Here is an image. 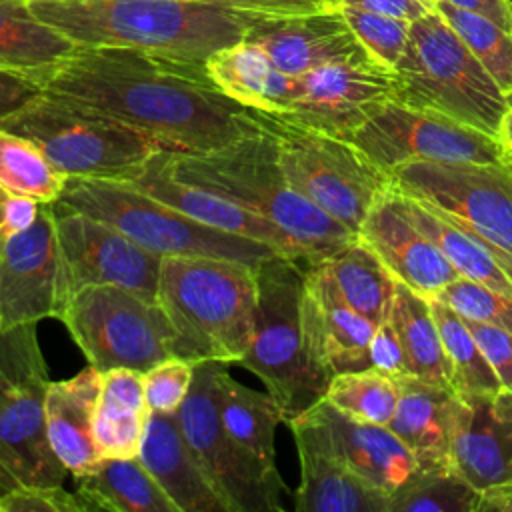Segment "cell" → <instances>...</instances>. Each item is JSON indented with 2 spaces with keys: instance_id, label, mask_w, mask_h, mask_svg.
<instances>
[{
  "instance_id": "obj_1",
  "label": "cell",
  "mask_w": 512,
  "mask_h": 512,
  "mask_svg": "<svg viewBox=\"0 0 512 512\" xmlns=\"http://www.w3.org/2000/svg\"><path fill=\"white\" fill-rule=\"evenodd\" d=\"M38 84L150 136L164 150L208 152L260 132L256 110L226 96L206 66L134 48L78 46Z\"/></svg>"
},
{
  "instance_id": "obj_2",
  "label": "cell",
  "mask_w": 512,
  "mask_h": 512,
  "mask_svg": "<svg viewBox=\"0 0 512 512\" xmlns=\"http://www.w3.org/2000/svg\"><path fill=\"white\" fill-rule=\"evenodd\" d=\"M34 14L76 46L134 48L206 66L246 38L262 14L190 0H28Z\"/></svg>"
},
{
  "instance_id": "obj_3",
  "label": "cell",
  "mask_w": 512,
  "mask_h": 512,
  "mask_svg": "<svg viewBox=\"0 0 512 512\" xmlns=\"http://www.w3.org/2000/svg\"><path fill=\"white\" fill-rule=\"evenodd\" d=\"M166 160L180 180L218 192L278 226L302 248L310 264L358 238L286 180L274 142L262 126L256 134L208 152L166 150Z\"/></svg>"
},
{
  "instance_id": "obj_4",
  "label": "cell",
  "mask_w": 512,
  "mask_h": 512,
  "mask_svg": "<svg viewBox=\"0 0 512 512\" xmlns=\"http://www.w3.org/2000/svg\"><path fill=\"white\" fill-rule=\"evenodd\" d=\"M156 300L172 328V356L240 362L254 330L256 268L214 256H166Z\"/></svg>"
},
{
  "instance_id": "obj_5",
  "label": "cell",
  "mask_w": 512,
  "mask_h": 512,
  "mask_svg": "<svg viewBox=\"0 0 512 512\" xmlns=\"http://www.w3.org/2000/svg\"><path fill=\"white\" fill-rule=\"evenodd\" d=\"M392 76L394 102L496 136L506 92L434 8L410 22Z\"/></svg>"
},
{
  "instance_id": "obj_6",
  "label": "cell",
  "mask_w": 512,
  "mask_h": 512,
  "mask_svg": "<svg viewBox=\"0 0 512 512\" xmlns=\"http://www.w3.org/2000/svg\"><path fill=\"white\" fill-rule=\"evenodd\" d=\"M308 262L272 256L256 268L258 304L252 340L240 358L278 404L288 424L326 394L328 380L314 368L302 328Z\"/></svg>"
},
{
  "instance_id": "obj_7",
  "label": "cell",
  "mask_w": 512,
  "mask_h": 512,
  "mask_svg": "<svg viewBox=\"0 0 512 512\" xmlns=\"http://www.w3.org/2000/svg\"><path fill=\"white\" fill-rule=\"evenodd\" d=\"M56 202L108 222L160 258L214 256L258 268L278 254L258 240L210 228L128 182L68 178Z\"/></svg>"
},
{
  "instance_id": "obj_8",
  "label": "cell",
  "mask_w": 512,
  "mask_h": 512,
  "mask_svg": "<svg viewBox=\"0 0 512 512\" xmlns=\"http://www.w3.org/2000/svg\"><path fill=\"white\" fill-rule=\"evenodd\" d=\"M0 128L32 140L68 178L128 182L164 150L150 136L92 110L42 92L0 120Z\"/></svg>"
},
{
  "instance_id": "obj_9",
  "label": "cell",
  "mask_w": 512,
  "mask_h": 512,
  "mask_svg": "<svg viewBox=\"0 0 512 512\" xmlns=\"http://www.w3.org/2000/svg\"><path fill=\"white\" fill-rule=\"evenodd\" d=\"M48 366L36 322L0 328V496L22 486H62L44 414Z\"/></svg>"
},
{
  "instance_id": "obj_10",
  "label": "cell",
  "mask_w": 512,
  "mask_h": 512,
  "mask_svg": "<svg viewBox=\"0 0 512 512\" xmlns=\"http://www.w3.org/2000/svg\"><path fill=\"white\" fill-rule=\"evenodd\" d=\"M286 180L312 204L358 234L370 208L390 192V174L350 140L256 110Z\"/></svg>"
},
{
  "instance_id": "obj_11",
  "label": "cell",
  "mask_w": 512,
  "mask_h": 512,
  "mask_svg": "<svg viewBox=\"0 0 512 512\" xmlns=\"http://www.w3.org/2000/svg\"><path fill=\"white\" fill-rule=\"evenodd\" d=\"M390 190L474 234L512 280V162H412L390 170Z\"/></svg>"
},
{
  "instance_id": "obj_12",
  "label": "cell",
  "mask_w": 512,
  "mask_h": 512,
  "mask_svg": "<svg viewBox=\"0 0 512 512\" xmlns=\"http://www.w3.org/2000/svg\"><path fill=\"white\" fill-rule=\"evenodd\" d=\"M98 372H146L170 358L172 328L156 300L120 286H86L56 316Z\"/></svg>"
},
{
  "instance_id": "obj_13",
  "label": "cell",
  "mask_w": 512,
  "mask_h": 512,
  "mask_svg": "<svg viewBox=\"0 0 512 512\" xmlns=\"http://www.w3.org/2000/svg\"><path fill=\"white\" fill-rule=\"evenodd\" d=\"M226 362H194L188 396L176 410L184 438L228 512H280L286 484L250 460L222 424L218 378Z\"/></svg>"
},
{
  "instance_id": "obj_14",
  "label": "cell",
  "mask_w": 512,
  "mask_h": 512,
  "mask_svg": "<svg viewBox=\"0 0 512 512\" xmlns=\"http://www.w3.org/2000/svg\"><path fill=\"white\" fill-rule=\"evenodd\" d=\"M52 204L58 256L56 316L68 298L86 286H120L156 300L160 256L148 252L108 222L58 202Z\"/></svg>"
},
{
  "instance_id": "obj_15",
  "label": "cell",
  "mask_w": 512,
  "mask_h": 512,
  "mask_svg": "<svg viewBox=\"0 0 512 512\" xmlns=\"http://www.w3.org/2000/svg\"><path fill=\"white\" fill-rule=\"evenodd\" d=\"M348 140L388 174L412 162H508L496 136L394 100L378 108Z\"/></svg>"
},
{
  "instance_id": "obj_16",
  "label": "cell",
  "mask_w": 512,
  "mask_h": 512,
  "mask_svg": "<svg viewBox=\"0 0 512 512\" xmlns=\"http://www.w3.org/2000/svg\"><path fill=\"white\" fill-rule=\"evenodd\" d=\"M392 94V68L378 62L330 64L292 76L288 106L276 116L348 140Z\"/></svg>"
},
{
  "instance_id": "obj_17",
  "label": "cell",
  "mask_w": 512,
  "mask_h": 512,
  "mask_svg": "<svg viewBox=\"0 0 512 512\" xmlns=\"http://www.w3.org/2000/svg\"><path fill=\"white\" fill-rule=\"evenodd\" d=\"M446 432L450 464L476 490L512 480V390L452 392Z\"/></svg>"
},
{
  "instance_id": "obj_18",
  "label": "cell",
  "mask_w": 512,
  "mask_h": 512,
  "mask_svg": "<svg viewBox=\"0 0 512 512\" xmlns=\"http://www.w3.org/2000/svg\"><path fill=\"white\" fill-rule=\"evenodd\" d=\"M56 274L54 204H42L26 230L0 240L2 326L56 318Z\"/></svg>"
},
{
  "instance_id": "obj_19",
  "label": "cell",
  "mask_w": 512,
  "mask_h": 512,
  "mask_svg": "<svg viewBox=\"0 0 512 512\" xmlns=\"http://www.w3.org/2000/svg\"><path fill=\"white\" fill-rule=\"evenodd\" d=\"M288 76L330 64L376 62L338 8L294 16H262L246 34Z\"/></svg>"
},
{
  "instance_id": "obj_20",
  "label": "cell",
  "mask_w": 512,
  "mask_h": 512,
  "mask_svg": "<svg viewBox=\"0 0 512 512\" xmlns=\"http://www.w3.org/2000/svg\"><path fill=\"white\" fill-rule=\"evenodd\" d=\"M302 328L308 356L328 382L336 374L370 368L376 326L344 302L322 262L306 266Z\"/></svg>"
},
{
  "instance_id": "obj_21",
  "label": "cell",
  "mask_w": 512,
  "mask_h": 512,
  "mask_svg": "<svg viewBox=\"0 0 512 512\" xmlns=\"http://www.w3.org/2000/svg\"><path fill=\"white\" fill-rule=\"evenodd\" d=\"M128 184L210 228L258 240L276 250L280 256L308 262L302 248L272 222L218 192L180 180L168 166L166 150H158L154 156H150L142 172L128 180Z\"/></svg>"
},
{
  "instance_id": "obj_22",
  "label": "cell",
  "mask_w": 512,
  "mask_h": 512,
  "mask_svg": "<svg viewBox=\"0 0 512 512\" xmlns=\"http://www.w3.org/2000/svg\"><path fill=\"white\" fill-rule=\"evenodd\" d=\"M288 426L300 460L296 512H390V494L354 474L306 414L296 416Z\"/></svg>"
},
{
  "instance_id": "obj_23",
  "label": "cell",
  "mask_w": 512,
  "mask_h": 512,
  "mask_svg": "<svg viewBox=\"0 0 512 512\" xmlns=\"http://www.w3.org/2000/svg\"><path fill=\"white\" fill-rule=\"evenodd\" d=\"M358 238L380 258L396 282L428 300L458 278L442 250L392 204L390 194L370 208L358 228Z\"/></svg>"
},
{
  "instance_id": "obj_24",
  "label": "cell",
  "mask_w": 512,
  "mask_h": 512,
  "mask_svg": "<svg viewBox=\"0 0 512 512\" xmlns=\"http://www.w3.org/2000/svg\"><path fill=\"white\" fill-rule=\"evenodd\" d=\"M302 414L320 428L328 446L354 474L390 496L418 470L412 452L386 424L356 420L324 398Z\"/></svg>"
},
{
  "instance_id": "obj_25",
  "label": "cell",
  "mask_w": 512,
  "mask_h": 512,
  "mask_svg": "<svg viewBox=\"0 0 512 512\" xmlns=\"http://www.w3.org/2000/svg\"><path fill=\"white\" fill-rule=\"evenodd\" d=\"M136 458L178 512H228L184 438L176 412H148Z\"/></svg>"
},
{
  "instance_id": "obj_26",
  "label": "cell",
  "mask_w": 512,
  "mask_h": 512,
  "mask_svg": "<svg viewBox=\"0 0 512 512\" xmlns=\"http://www.w3.org/2000/svg\"><path fill=\"white\" fill-rule=\"evenodd\" d=\"M102 372L86 366L68 380L48 384L44 398L48 440L68 474L82 476L94 470L102 456L94 440V410Z\"/></svg>"
},
{
  "instance_id": "obj_27",
  "label": "cell",
  "mask_w": 512,
  "mask_h": 512,
  "mask_svg": "<svg viewBox=\"0 0 512 512\" xmlns=\"http://www.w3.org/2000/svg\"><path fill=\"white\" fill-rule=\"evenodd\" d=\"M212 82L246 108L282 114L292 92V76L284 74L268 54L250 40H240L206 60Z\"/></svg>"
},
{
  "instance_id": "obj_28",
  "label": "cell",
  "mask_w": 512,
  "mask_h": 512,
  "mask_svg": "<svg viewBox=\"0 0 512 512\" xmlns=\"http://www.w3.org/2000/svg\"><path fill=\"white\" fill-rule=\"evenodd\" d=\"M450 386L426 382L416 376L398 378V402L388 428L412 452L418 468L450 464L446 408Z\"/></svg>"
},
{
  "instance_id": "obj_29",
  "label": "cell",
  "mask_w": 512,
  "mask_h": 512,
  "mask_svg": "<svg viewBox=\"0 0 512 512\" xmlns=\"http://www.w3.org/2000/svg\"><path fill=\"white\" fill-rule=\"evenodd\" d=\"M148 404L142 372L112 368L102 372L100 394L94 410V440L102 458H136Z\"/></svg>"
},
{
  "instance_id": "obj_30",
  "label": "cell",
  "mask_w": 512,
  "mask_h": 512,
  "mask_svg": "<svg viewBox=\"0 0 512 512\" xmlns=\"http://www.w3.org/2000/svg\"><path fill=\"white\" fill-rule=\"evenodd\" d=\"M392 204L422 232L426 234L456 268L458 276L486 284L512 298V280L498 262L496 254L474 234L444 218L422 202L390 190Z\"/></svg>"
},
{
  "instance_id": "obj_31",
  "label": "cell",
  "mask_w": 512,
  "mask_h": 512,
  "mask_svg": "<svg viewBox=\"0 0 512 512\" xmlns=\"http://www.w3.org/2000/svg\"><path fill=\"white\" fill-rule=\"evenodd\" d=\"M76 496L84 512H178L138 458H102L76 476Z\"/></svg>"
},
{
  "instance_id": "obj_32",
  "label": "cell",
  "mask_w": 512,
  "mask_h": 512,
  "mask_svg": "<svg viewBox=\"0 0 512 512\" xmlns=\"http://www.w3.org/2000/svg\"><path fill=\"white\" fill-rule=\"evenodd\" d=\"M226 366L218 378L222 424L250 460L268 472H278L274 436L278 424L284 422L282 412L268 392L240 384Z\"/></svg>"
},
{
  "instance_id": "obj_33",
  "label": "cell",
  "mask_w": 512,
  "mask_h": 512,
  "mask_svg": "<svg viewBox=\"0 0 512 512\" xmlns=\"http://www.w3.org/2000/svg\"><path fill=\"white\" fill-rule=\"evenodd\" d=\"M78 46L40 20L28 0H0V66L38 82Z\"/></svg>"
},
{
  "instance_id": "obj_34",
  "label": "cell",
  "mask_w": 512,
  "mask_h": 512,
  "mask_svg": "<svg viewBox=\"0 0 512 512\" xmlns=\"http://www.w3.org/2000/svg\"><path fill=\"white\" fill-rule=\"evenodd\" d=\"M320 262L338 294L360 316L374 326L388 318L396 280L360 238Z\"/></svg>"
},
{
  "instance_id": "obj_35",
  "label": "cell",
  "mask_w": 512,
  "mask_h": 512,
  "mask_svg": "<svg viewBox=\"0 0 512 512\" xmlns=\"http://www.w3.org/2000/svg\"><path fill=\"white\" fill-rule=\"evenodd\" d=\"M388 318L400 338L408 374L432 384L448 386V362L430 300L396 282Z\"/></svg>"
},
{
  "instance_id": "obj_36",
  "label": "cell",
  "mask_w": 512,
  "mask_h": 512,
  "mask_svg": "<svg viewBox=\"0 0 512 512\" xmlns=\"http://www.w3.org/2000/svg\"><path fill=\"white\" fill-rule=\"evenodd\" d=\"M66 180L32 140L0 128V190L52 204Z\"/></svg>"
},
{
  "instance_id": "obj_37",
  "label": "cell",
  "mask_w": 512,
  "mask_h": 512,
  "mask_svg": "<svg viewBox=\"0 0 512 512\" xmlns=\"http://www.w3.org/2000/svg\"><path fill=\"white\" fill-rule=\"evenodd\" d=\"M448 362V386L452 392H496L500 380L484 358L464 318L438 298L430 300Z\"/></svg>"
},
{
  "instance_id": "obj_38",
  "label": "cell",
  "mask_w": 512,
  "mask_h": 512,
  "mask_svg": "<svg viewBox=\"0 0 512 512\" xmlns=\"http://www.w3.org/2000/svg\"><path fill=\"white\" fill-rule=\"evenodd\" d=\"M476 490L452 464L418 468L392 496L390 512H478Z\"/></svg>"
},
{
  "instance_id": "obj_39",
  "label": "cell",
  "mask_w": 512,
  "mask_h": 512,
  "mask_svg": "<svg viewBox=\"0 0 512 512\" xmlns=\"http://www.w3.org/2000/svg\"><path fill=\"white\" fill-rule=\"evenodd\" d=\"M434 10L450 24L504 92L512 90V32L482 14L436 0Z\"/></svg>"
},
{
  "instance_id": "obj_40",
  "label": "cell",
  "mask_w": 512,
  "mask_h": 512,
  "mask_svg": "<svg viewBox=\"0 0 512 512\" xmlns=\"http://www.w3.org/2000/svg\"><path fill=\"white\" fill-rule=\"evenodd\" d=\"M324 400L356 420L388 426L398 402V378L376 368L342 372L328 382Z\"/></svg>"
},
{
  "instance_id": "obj_41",
  "label": "cell",
  "mask_w": 512,
  "mask_h": 512,
  "mask_svg": "<svg viewBox=\"0 0 512 512\" xmlns=\"http://www.w3.org/2000/svg\"><path fill=\"white\" fill-rule=\"evenodd\" d=\"M436 298L462 318L512 332V298L486 284L458 276L446 284Z\"/></svg>"
},
{
  "instance_id": "obj_42",
  "label": "cell",
  "mask_w": 512,
  "mask_h": 512,
  "mask_svg": "<svg viewBox=\"0 0 512 512\" xmlns=\"http://www.w3.org/2000/svg\"><path fill=\"white\" fill-rule=\"evenodd\" d=\"M340 12L344 14L348 26L366 48V52L378 64L392 68L406 48L410 20L360 8H340Z\"/></svg>"
},
{
  "instance_id": "obj_43",
  "label": "cell",
  "mask_w": 512,
  "mask_h": 512,
  "mask_svg": "<svg viewBox=\"0 0 512 512\" xmlns=\"http://www.w3.org/2000/svg\"><path fill=\"white\" fill-rule=\"evenodd\" d=\"M194 378V362L170 356L146 372L144 398L150 412H176L190 392Z\"/></svg>"
},
{
  "instance_id": "obj_44",
  "label": "cell",
  "mask_w": 512,
  "mask_h": 512,
  "mask_svg": "<svg viewBox=\"0 0 512 512\" xmlns=\"http://www.w3.org/2000/svg\"><path fill=\"white\" fill-rule=\"evenodd\" d=\"M0 512H84V506L62 486H22L0 496Z\"/></svg>"
},
{
  "instance_id": "obj_45",
  "label": "cell",
  "mask_w": 512,
  "mask_h": 512,
  "mask_svg": "<svg viewBox=\"0 0 512 512\" xmlns=\"http://www.w3.org/2000/svg\"><path fill=\"white\" fill-rule=\"evenodd\" d=\"M464 322L470 328L490 368L498 376L500 386L512 390V332L468 318H464Z\"/></svg>"
},
{
  "instance_id": "obj_46",
  "label": "cell",
  "mask_w": 512,
  "mask_h": 512,
  "mask_svg": "<svg viewBox=\"0 0 512 512\" xmlns=\"http://www.w3.org/2000/svg\"><path fill=\"white\" fill-rule=\"evenodd\" d=\"M370 368L384 372L390 378H402L408 374L406 356L390 318L382 320L370 340Z\"/></svg>"
},
{
  "instance_id": "obj_47",
  "label": "cell",
  "mask_w": 512,
  "mask_h": 512,
  "mask_svg": "<svg viewBox=\"0 0 512 512\" xmlns=\"http://www.w3.org/2000/svg\"><path fill=\"white\" fill-rule=\"evenodd\" d=\"M190 2H202V4H212V6L230 8V10L262 14V16H294V14H306V12L324 8L322 0H190Z\"/></svg>"
},
{
  "instance_id": "obj_48",
  "label": "cell",
  "mask_w": 512,
  "mask_h": 512,
  "mask_svg": "<svg viewBox=\"0 0 512 512\" xmlns=\"http://www.w3.org/2000/svg\"><path fill=\"white\" fill-rule=\"evenodd\" d=\"M42 92V86L34 78L0 66V120L20 110Z\"/></svg>"
},
{
  "instance_id": "obj_49",
  "label": "cell",
  "mask_w": 512,
  "mask_h": 512,
  "mask_svg": "<svg viewBox=\"0 0 512 512\" xmlns=\"http://www.w3.org/2000/svg\"><path fill=\"white\" fill-rule=\"evenodd\" d=\"M326 8H360L376 14L396 16L404 20H416L422 14H426L428 6H424L420 0H324Z\"/></svg>"
},
{
  "instance_id": "obj_50",
  "label": "cell",
  "mask_w": 512,
  "mask_h": 512,
  "mask_svg": "<svg viewBox=\"0 0 512 512\" xmlns=\"http://www.w3.org/2000/svg\"><path fill=\"white\" fill-rule=\"evenodd\" d=\"M458 8L476 12L512 32V0H446Z\"/></svg>"
},
{
  "instance_id": "obj_51",
  "label": "cell",
  "mask_w": 512,
  "mask_h": 512,
  "mask_svg": "<svg viewBox=\"0 0 512 512\" xmlns=\"http://www.w3.org/2000/svg\"><path fill=\"white\" fill-rule=\"evenodd\" d=\"M478 512H512V480L482 490Z\"/></svg>"
},
{
  "instance_id": "obj_52",
  "label": "cell",
  "mask_w": 512,
  "mask_h": 512,
  "mask_svg": "<svg viewBox=\"0 0 512 512\" xmlns=\"http://www.w3.org/2000/svg\"><path fill=\"white\" fill-rule=\"evenodd\" d=\"M496 140L500 142L508 162H512V90L506 92V112L496 132Z\"/></svg>"
},
{
  "instance_id": "obj_53",
  "label": "cell",
  "mask_w": 512,
  "mask_h": 512,
  "mask_svg": "<svg viewBox=\"0 0 512 512\" xmlns=\"http://www.w3.org/2000/svg\"><path fill=\"white\" fill-rule=\"evenodd\" d=\"M6 196H8V192L0 190V240H4V238H2V208H4V200H6Z\"/></svg>"
},
{
  "instance_id": "obj_54",
  "label": "cell",
  "mask_w": 512,
  "mask_h": 512,
  "mask_svg": "<svg viewBox=\"0 0 512 512\" xmlns=\"http://www.w3.org/2000/svg\"><path fill=\"white\" fill-rule=\"evenodd\" d=\"M420 2H422L424 6H428V8H434V2H436V0H420Z\"/></svg>"
},
{
  "instance_id": "obj_55",
  "label": "cell",
  "mask_w": 512,
  "mask_h": 512,
  "mask_svg": "<svg viewBox=\"0 0 512 512\" xmlns=\"http://www.w3.org/2000/svg\"><path fill=\"white\" fill-rule=\"evenodd\" d=\"M0 328H2V314H0Z\"/></svg>"
},
{
  "instance_id": "obj_56",
  "label": "cell",
  "mask_w": 512,
  "mask_h": 512,
  "mask_svg": "<svg viewBox=\"0 0 512 512\" xmlns=\"http://www.w3.org/2000/svg\"><path fill=\"white\" fill-rule=\"evenodd\" d=\"M322 2H324V0H322Z\"/></svg>"
}]
</instances>
